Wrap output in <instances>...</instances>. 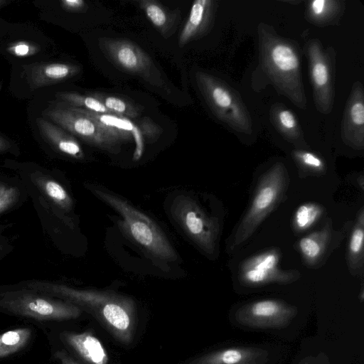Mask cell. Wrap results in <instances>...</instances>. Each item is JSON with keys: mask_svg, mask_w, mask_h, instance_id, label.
Masks as SVG:
<instances>
[{"mask_svg": "<svg viewBox=\"0 0 364 364\" xmlns=\"http://www.w3.org/2000/svg\"><path fill=\"white\" fill-rule=\"evenodd\" d=\"M35 181L36 186L58 208L66 212L72 209L73 200L60 183L44 176L36 177Z\"/></svg>", "mask_w": 364, "mask_h": 364, "instance_id": "obj_25", "label": "cell"}, {"mask_svg": "<svg viewBox=\"0 0 364 364\" xmlns=\"http://www.w3.org/2000/svg\"><path fill=\"white\" fill-rule=\"evenodd\" d=\"M60 337L82 360L89 364H107V353L100 341L89 332H63Z\"/></svg>", "mask_w": 364, "mask_h": 364, "instance_id": "obj_19", "label": "cell"}, {"mask_svg": "<svg viewBox=\"0 0 364 364\" xmlns=\"http://www.w3.org/2000/svg\"><path fill=\"white\" fill-rule=\"evenodd\" d=\"M343 10L341 1L313 0L306 3L305 16L311 23L324 26L337 23Z\"/></svg>", "mask_w": 364, "mask_h": 364, "instance_id": "obj_24", "label": "cell"}, {"mask_svg": "<svg viewBox=\"0 0 364 364\" xmlns=\"http://www.w3.org/2000/svg\"><path fill=\"white\" fill-rule=\"evenodd\" d=\"M6 187V185L0 182V193Z\"/></svg>", "mask_w": 364, "mask_h": 364, "instance_id": "obj_39", "label": "cell"}, {"mask_svg": "<svg viewBox=\"0 0 364 364\" xmlns=\"http://www.w3.org/2000/svg\"><path fill=\"white\" fill-rule=\"evenodd\" d=\"M323 208L313 202L301 205L296 210L293 225L296 232H304L312 227L322 216Z\"/></svg>", "mask_w": 364, "mask_h": 364, "instance_id": "obj_29", "label": "cell"}, {"mask_svg": "<svg viewBox=\"0 0 364 364\" xmlns=\"http://www.w3.org/2000/svg\"><path fill=\"white\" fill-rule=\"evenodd\" d=\"M280 252L272 248L242 261L238 278L245 286L255 287L272 283L289 284L298 280L301 274L296 269L285 270L279 267Z\"/></svg>", "mask_w": 364, "mask_h": 364, "instance_id": "obj_11", "label": "cell"}, {"mask_svg": "<svg viewBox=\"0 0 364 364\" xmlns=\"http://www.w3.org/2000/svg\"><path fill=\"white\" fill-rule=\"evenodd\" d=\"M56 96L61 100V103L72 107L94 113L110 114L103 104L92 95H83L73 92H60Z\"/></svg>", "mask_w": 364, "mask_h": 364, "instance_id": "obj_28", "label": "cell"}, {"mask_svg": "<svg viewBox=\"0 0 364 364\" xmlns=\"http://www.w3.org/2000/svg\"><path fill=\"white\" fill-rule=\"evenodd\" d=\"M26 287L77 306L92 314L117 340L130 342L135 318V304L131 298L109 291L78 289L45 281L29 282Z\"/></svg>", "mask_w": 364, "mask_h": 364, "instance_id": "obj_1", "label": "cell"}, {"mask_svg": "<svg viewBox=\"0 0 364 364\" xmlns=\"http://www.w3.org/2000/svg\"><path fill=\"white\" fill-rule=\"evenodd\" d=\"M304 52L316 109L322 114H329L335 96L334 51L331 48H324L318 40L311 39L306 43Z\"/></svg>", "mask_w": 364, "mask_h": 364, "instance_id": "obj_9", "label": "cell"}, {"mask_svg": "<svg viewBox=\"0 0 364 364\" xmlns=\"http://www.w3.org/2000/svg\"><path fill=\"white\" fill-rule=\"evenodd\" d=\"M296 314V307L278 299H267L241 306L235 318L239 323L251 328H280L288 326Z\"/></svg>", "mask_w": 364, "mask_h": 364, "instance_id": "obj_12", "label": "cell"}, {"mask_svg": "<svg viewBox=\"0 0 364 364\" xmlns=\"http://www.w3.org/2000/svg\"><path fill=\"white\" fill-rule=\"evenodd\" d=\"M36 122L43 136L57 150L77 159L84 157L80 144L72 134L43 118H38Z\"/></svg>", "mask_w": 364, "mask_h": 364, "instance_id": "obj_22", "label": "cell"}, {"mask_svg": "<svg viewBox=\"0 0 364 364\" xmlns=\"http://www.w3.org/2000/svg\"><path fill=\"white\" fill-rule=\"evenodd\" d=\"M195 76L198 87L214 116L232 130L250 134L252 131V119L239 93L210 74L198 71Z\"/></svg>", "mask_w": 364, "mask_h": 364, "instance_id": "obj_5", "label": "cell"}, {"mask_svg": "<svg viewBox=\"0 0 364 364\" xmlns=\"http://www.w3.org/2000/svg\"><path fill=\"white\" fill-rule=\"evenodd\" d=\"M348 243L346 262L349 272L353 277L363 272L364 264V208L358 213L352 225Z\"/></svg>", "mask_w": 364, "mask_h": 364, "instance_id": "obj_21", "label": "cell"}, {"mask_svg": "<svg viewBox=\"0 0 364 364\" xmlns=\"http://www.w3.org/2000/svg\"><path fill=\"white\" fill-rule=\"evenodd\" d=\"M46 116L60 127L85 142L101 149L118 153L123 143L108 129L89 117L68 105H59L46 112Z\"/></svg>", "mask_w": 364, "mask_h": 364, "instance_id": "obj_10", "label": "cell"}, {"mask_svg": "<svg viewBox=\"0 0 364 364\" xmlns=\"http://www.w3.org/2000/svg\"><path fill=\"white\" fill-rule=\"evenodd\" d=\"M138 4L163 37L168 38L175 32L180 18L178 9L175 11L169 10L154 0H141Z\"/></svg>", "mask_w": 364, "mask_h": 364, "instance_id": "obj_20", "label": "cell"}, {"mask_svg": "<svg viewBox=\"0 0 364 364\" xmlns=\"http://www.w3.org/2000/svg\"><path fill=\"white\" fill-rule=\"evenodd\" d=\"M216 9V1H195L178 36V46L183 47L188 43L207 34L213 26Z\"/></svg>", "mask_w": 364, "mask_h": 364, "instance_id": "obj_15", "label": "cell"}, {"mask_svg": "<svg viewBox=\"0 0 364 364\" xmlns=\"http://www.w3.org/2000/svg\"><path fill=\"white\" fill-rule=\"evenodd\" d=\"M70 107L100 124L122 142H130L134 140L136 145L134 157L141 156L144 150V138L138 125L132 119L111 114H98Z\"/></svg>", "mask_w": 364, "mask_h": 364, "instance_id": "obj_16", "label": "cell"}, {"mask_svg": "<svg viewBox=\"0 0 364 364\" xmlns=\"http://www.w3.org/2000/svg\"><path fill=\"white\" fill-rule=\"evenodd\" d=\"M60 3L64 10L72 13L85 12L88 8L83 0H62Z\"/></svg>", "mask_w": 364, "mask_h": 364, "instance_id": "obj_34", "label": "cell"}, {"mask_svg": "<svg viewBox=\"0 0 364 364\" xmlns=\"http://www.w3.org/2000/svg\"><path fill=\"white\" fill-rule=\"evenodd\" d=\"M268 352L252 347H231L203 355L189 364H265Z\"/></svg>", "mask_w": 364, "mask_h": 364, "instance_id": "obj_18", "label": "cell"}, {"mask_svg": "<svg viewBox=\"0 0 364 364\" xmlns=\"http://www.w3.org/2000/svg\"><path fill=\"white\" fill-rule=\"evenodd\" d=\"M143 138L149 142L156 141L162 133V129L149 117H144L138 122Z\"/></svg>", "mask_w": 364, "mask_h": 364, "instance_id": "obj_31", "label": "cell"}, {"mask_svg": "<svg viewBox=\"0 0 364 364\" xmlns=\"http://www.w3.org/2000/svg\"><path fill=\"white\" fill-rule=\"evenodd\" d=\"M343 141L353 149L364 148V92L361 82H356L346 102L341 124Z\"/></svg>", "mask_w": 364, "mask_h": 364, "instance_id": "obj_14", "label": "cell"}, {"mask_svg": "<svg viewBox=\"0 0 364 364\" xmlns=\"http://www.w3.org/2000/svg\"><path fill=\"white\" fill-rule=\"evenodd\" d=\"M296 164L302 170L313 173H323L326 170L324 161L317 154L304 149H296L292 152Z\"/></svg>", "mask_w": 364, "mask_h": 364, "instance_id": "obj_30", "label": "cell"}, {"mask_svg": "<svg viewBox=\"0 0 364 364\" xmlns=\"http://www.w3.org/2000/svg\"><path fill=\"white\" fill-rule=\"evenodd\" d=\"M0 307L16 315L39 321H64L78 318L82 309L61 299H53L33 290L0 294Z\"/></svg>", "mask_w": 364, "mask_h": 364, "instance_id": "obj_6", "label": "cell"}, {"mask_svg": "<svg viewBox=\"0 0 364 364\" xmlns=\"http://www.w3.org/2000/svg\"><path fill=\"white\" fill-rule=\"evenodd\" d=\"M270 119L273 125L285 139L299 147H306L302 130L291 110L277 104L270 109Z\"/></svg>", "mask_w": 364, "mask_h": 364, "instance_id": "obj_23", "label": "cell"}, {"mask_svg": "<svg viewBox=\"0 0 364 364\" xmlns=\"http://www.w3.org/2000/svg\"><path fill=\"white\" fill-rule=\"evenodd\" d=\"M351 227V222L348 221L341 228L334 230L331 220L328 218L319 230L301 237L298 242V249L306 265L313 269L321 267Z\"/></svg>", "mask_w": 364, "mask_h": 364, "instance_id": "obj_13", "label": "cell"}, {"mask_svg": "<svg viewBox=\"0 0 364 364\" xmlns=\"http://www.w3.org/2000/svg\"><path fill=\"white\" fill-rule=\"evenodd\" d=\"M106 57L121 70L138 76L156 87L168 90L166 80L151 58L135 43L124 38H101Z\"/></svg>", "mask_w": 364, "mask_h": 364, "instance_id": "obj_8", "label": "cell"}, {"mask_svg": "<svg viewBox=\"0 0 364 364\" xmlns=\"http://www.w3.org/2000/svg\"><path fill=\"white\" fill-rule=\"evenodd\" d=\"M6 248V241L4 239L3 236L1 235L0 231V258L3 253H4V250Z\"/></svg>", "mask_w": 364, "mask_h": 364, "instance_id": "obj_36", "label": "cell"}, {"mask_svg": "<svg viewBox=\"0 0 364 364\" xmlns=\"http://www.w3.org/2000/svg\"><path fill=\"white\" fill-rule=\"evenodd\" d=\"M7 50L17 57H28L37 53L39 47L30 42L18 41L10 45Z\"/></svg>", "mask_w": 364, "mask_h": 364, "instance_id": "obj_32", "label": "cell"}, {"mask_svg": "<svg viewBox=\"0 0 364 364\" xmlns=\"http://www.w3.org/2000/svg\"><path fill=\"white\" fill-rule=\"evenodd\" d=\"M55 357L61 364H80L63 349L57 350L55 353Z\"/></svg>", "mask_w": 364, "mask_h": 364, "instance_id": "obj_35", "label": "cell"}, {"mask_svg": "<svg viewBox=\"0 0 364 364\" xmlns=\"http://www.w3.org/2000/svg\"></svg>", "mask_w": 364, "mask_h": 364, "instance_id": "obj_41", "label": "cell"}, {"mask_svg": "<svg viewBox=\"0 0 364 364\" xmlns=\"http://www.w3.org/2000/svg\"><path fill=\"white\" fill-rule=\"evenodd\" d=\"M80 71L77 65L61 63H43L24 66L30 87L38 89L67 80Z\"/></svg>", "mask_w": 364, "mask_h": 364, "instance_id": "obj_17", "label": "cell"}, {"mask_svg": "<svg viewBox=\"0 0 364 364\" xmlns=\"http://www.w3.org/2000/svg\"><path fill=\"white\" fill-rule=\"evenodd\" d=\"M171 214L184 232L206 254L215 253L220 231L218 218L208 215L190 197H177Z\"/></svg>", "mask_w": 364, "mask_h": 364, "instance_id": "obj_7", "label": "cell"}, {"mask_svg": "<svg viewBox=\"0 0 364 364\" xmlns=\"http://www.w3.org/2000/svg\"><path fill=\"white\" fill-rule=\"evenodd\" d=\"M6 2L5 1L0 0V6L3 4H6Z\"/></svg>", "mask_w": 364, "mask_h": 364, "instance_id": "obj_40", "label": "cell"}, {"mask_svg": "<svg viewBox=\"0 0 364 364\" xmlns=\"http://www.w3.org/2000/svg\"><path fill=\"white\" fill-rule=\"evenodd\" d=\"M311 363L309 359H306V360H303L302 363L300 364H311Z\"/></svg>", "mask_w": 364, "mask_h": 364, "instance_id": "obj_38", "label": "cell"}, {"mask_svg": "<svg viewBox=\"0 0 364 364\" xmlns=\"http://www.w3.org/2000/svg\"><path fill=\"white\" fill-rule=\"evenodd\" d=\"M92 96L99 100L112 114L129 119L140 114L141 108L124 98L100 92H95Z\"/></svg>", "mask_w": 364, "mask_h": 364, "instance_id": "obj_27", "label": "cell"}, {"mask_svg": "<svg viewBox=\"0 0 364 364\" xmlns=\"http://www.w3.org/2000/svg\"><path fill=\"white\" fill-rule=\"evenodd\" d=\"M29 328H18L0 334V359L23 349L31 338Z\"/></svg>", "mask_w": 364, "mask_h": 364, "instance_id": "obj_26", "label": "cell"}, {"mask_svg": "<svg viewBox=\"0 0 364 364\" xmlns=\"http://www.w3.org/2000/svg\"><path fill=\"white\" fill-rule=\"evenodd\" d=\"M89 189L119 213L120 230L139 246L157 259L173 262L177 255L160 228L146 214L124 199L96 186Z\"/></svg>", "mask_w": 364, "mask_h": 364, "instance_id": "obj_3", "label": "cell"}, {"mask_svg": "<svg viewBox=\"0 0 364 364\" xmlns=\"http://www.w3.org/2000/svg\"><path fill=\"white\" fill-rule=\"evenodd\" d=\"M5 146V141L1 137H0V150L3 149Z\"/></svg>", "mask_w": 364, "mask_h": 364, "instance_id": "obj_37", "label": "cell"}, {"mask_svg": "<svg viewBox=\"0 0 364 364\" xmlns=\"http://www.w3.org/2000/svg\"><path fill=\"white\" fill-rule=\"evenodd\" d=\"M259 65L278 92L296 107L306 109L301 70V53L292 41L277 33L274 28L261 23L258 26Z\"/></svg>", "mask_w": 364, "mask_h": 364, "instance_id": "obj_2", "label": "cell"}, {"mask_svg": "<svg viewBox=\"0 0 364 364\" xmlns=\"http://www.w3.org/2000/svg\"><path fill=\"white\" fill-rule=\"evenodd\" d=\"M289 183L285 166L277 162L259 178L250 205L235 229L230 247L242 245L255 232L265 218L284 199Z\"/></svg>", "mask_w": 364, "mask_h": 364, "instance_id": "obj_4", "label": "cell"}, {"mask_svg": "<svg viewBox=\"0 0 364 364\" xmlns=\"http://www.w3.org/2000/svg\"><path fill=\"white\" fill-rule=\"evenodd\" d=\"M18 197L19 191L16 188L6 186L0 193V213L12 207Z\"/></svg>", "mask_w": 364, "mask_h": 364, "instance_id": "obj_33", "label": "cell"}]
</instances>
